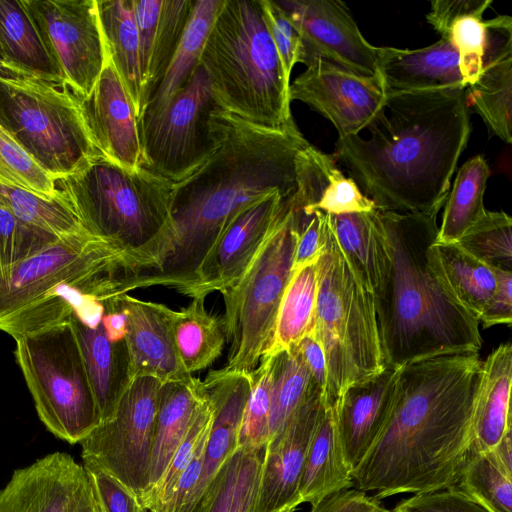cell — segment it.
<instances>
[{"instance_id": "83f0119b", "label": "cell", "mask_w": 512, "mask_h": 512, "mask_svg": "<svg viewBox=\"0 0 512 512\" xmlns=\"http://www.w3.org/2000/svg\"><path fill=\"white\" fill-rule=\"evenodd\" d=\"M68 320L80 346L101 422L109 421L132 381L125 338L120 341L110 340L101 321L96 326H89L72 314Z\"/></svg>"}, {"instance_id": "7402d4cb", "label": "cell", "mask_w": 512, "mask_h": 512, "mask_svg": "<svg viewBox=\"0 0 512 512\" xmlns=\"http://www.w3.org/2000/svg\"><path fill=\"white\" fill-rule=\"evenodd\" d=\"M399 368L380 373L347 387L334 408L344 456L351 471L365 458L390 417Z\"/></svg>"}, {"instance_id": "7a4b0ae2", "label": "cell", "mask_w": 512, "mask_h": 512, "mask_svg": "<svg viewBox=\"0 0 512 512\" xmlns=\"http://www.w3.org/2000/svg\"><path fill=\"white\" fill-rule=\"evenodd\" d=\"M482 367L479 352L401 366L388 422L352 470V488L373 493L380 501L457 485L473 454Z\"/></svg>"}, {"instance_id": "5bb4252c", "label": "cell", "mask_w": 512, "mask_h": 512, "mask_svg": "<svg viewBox=\"0 0 512 512\" xmlns=\"http://www.w3.org/2000/svg\"><path fill=\"white\" fill-rule=\"evenodd\" d=\"M61 82L80 100L108 57L97 0H22Z\"/></svg>"}, {"instance_id": "603a6c76", "label": "cell", "mask_w": 512, "mask_h": 512, "mask_svg": "<svg viewBox=\"0 0 512 512\" xmlns=\"http://www.w3.org/2000/svg\"><path fill=\"white\" fill-rule=\"evenodd\" d=\"M202 387L212 408L200 479L179 512H190L221 466L238 448L243 411L251 390V373L210 371Z\"/></svg>"}, {"instance_id": "d4e9b609", "label": "cell", "mask_w": 512, "mask_h": 512, "mask_svg": "<svg viewBox=\"0 0 512 512\" xmlns=\"http://www.w3.org/2000/svg\"><path fill=\"white\" fill-rule=\"evenodd\" d=\"M377 75L385 94L466 87L458 51L442 38L418 49L377 47Z\"/></svg>"}, {"instance_id": "cb8c5ba5", "label": "cell", "mask_w": 512, "mask_h": 512, "mask_svg": "<svg viewBox=\"0 0 512 512\" xmlns=\"http://www.w3.org/2000/svg\"><path fill=\"white\" fill-rule=\"evenodd\" d=\"M468 105L504 142H512V19L499 15L485 20L482 71L466 87Z\"/></svg>"}, {"instance_id": "ffe728a7", "label": "cell", "mask_w": 512, "mask_h": 512, "mask_svg": "<svg viewBox=\"0 0 512 512\" xmlns=\"http://www.w3.org/2000/svg\"><path fill=\"white\" fill-rule=\"evenodd\" d=\"M79 102L100 155L123 168L141 167L139 119L109 54L92 91Z\"/></svg>"}, {"instance_id": "9a60e30c", "label": "cell", "mask_w": 512, "mask_h": 512, "mask_svg": "<svg viewBox=\"0 0 512 512\" xmlns=\"http://www.w3.org/2000/svg\"><path fill=\"white\" fill-rule=\"evenodd\" d=\"M275 1L300 35L299 63L308 67L321 60L359 75H377V47L365 39L342 1Z\"/></svg>"}, {"instance_id": "1f68e13d", "label": "cell", "mask_w": 512, "mask_h": 512, "mask_svg": "<svg viewBox=\"0 0 512 512\" xmlns=\"http://www.w3.org/2000/svg\"><path fill=\"white\" fill-rule=\"evenodd\" d=\"M97 6L108 54L140 121L146 103L133 0H97Z\"/></svg>"}, {"instance_id": "f907efd6", "label": "cell", "mask_w": 512, "mask_h": 512, "mask_svg": "<svg viewBox=\"0 0 512 512\" xmlns=\"http://www.w3.org/2000/svg\"><path fill=\"white\" fill-rule=\"evenodd\" d=\"M392 512H490L457 485L416 493L400 501Z\"/></svg>"}, {"instance_id": "3957f363", "label": "cell", "mask_w": 512, "mask_h": 512, "mask_svg": "<svg viewBox=\"0 0 512 512\" xmlns=\"http://www.w3.org/2000/svg\"><path fill=\"white\" fill-rule=\"evenodd\" d=\"M367 129L335 149L361 191L380 210L438 215L471 134L466 87L386 94Z\"/></svg>"}, {"instance_id": "ac0fdd59", "label": "cell", "mask_w": 512, "mask_h": 512, "mask_svg": "<svg viewBox=\"0 0 512 512\" xmlns=\"http://www.w3.org/2000/svg\"><path fill=\"white\" fill-rule=\"evenodd\" d=\"M294 195V194H293ZM275 190L242 209L203 261L189 297L221 294L245 273L292 196Z\"/></svg>"}, {"instance_id": "8fae6325", "label": "cell", "mask_w": 512, "mask_h": 512, "mask_svg": "<svg viewBox=\"0 0 512 512\" xmlns=\"http://www.w3.org/2000/svg\"><path fill=\"white\" fill-rule=\"evenodd\" d=\"M221 110L200 63L162 108L141 117L142 167L173 183L192 175L220 143Z\"/></svg>"}, {"instance_id": "7c38bea8", "label": "cell", "mask_w": 512, "mask_h": 512, "mask_svg": "<svg viewBox=\"0 0 512 512\" xmlns=\"http://www.w3.org/2000/svg\"><path fill=\"white\" fill-rule=\"evenodd\" d=\"M146 274L140 256L116 242L88 231L63 237L18 263L0 279V318L68 280L105 277L122 283L129 292L144 288Z\"/></svg>"}, {"instance_id": "9c48e42d", "label": "cell", "mask_w": 512, "mask_h": 512, "mask_svg": "<svg viewBox=\"0 0 512 512\" xmlns=\"http://www.w3.org/2000/svg\"><path fill=\"white\" fill-rule=\"evenodd\" d=\"M298 235L291 198L245 273L222 293V323L229 342L225 370L251 373L271 348L280 303L293 275Z\"/></svg>"}, {"instance_id": "484cf974", "label": "cell", "mask_w": 512, "mask_h": 512, "mask_svg": "<svg viewBox=\"0 0 512 512\" xmlns=\"http://www.w3.org/2000/svg\"><path fill=\"white\" fill-rule=\"evenodd\" d=\"M194 2L195 0H133L146 105L169 67Z\"/></svg>"}, {"instance_id": "11a10c76", "label": "cell", "mask_w": 512, "mask_h": 512, "mask_svg": "<svg viewBox=\"0 0 512 512\" xmlns=\"http://www.w3.org/2000/svg\"><path fill=\"white\" fill-rule=\"evenodd\" d=\"M497 283L493 295L479 317L483 328L512 322V272L495 268Z\"/></svg>"}, {"instance_id": "6da1fadb", "label": "cell", "mask_w": 512, "mask_h": 512, "mask_svg": "<svg viewBox=\"0 0 512 512\" xmlns=\"http://www.w3.org/2000/svg\"><path fill=\"white\" fill-rule=\"evenodd\" d=\"M222 136L208 160L174 183L170 218L149 259V287L188 295L198 271L232 219L272 191L297 188L296 157L310 143L296 124L271 129L220 112Z\"/></svg>"}, {"instance_id": "5b68a950", "label": "cell", "mask_w": 512, "mask_h": 512, "mask_svg": "<svg viewBox=\"0 0 512 512\" xmlns=\"http://www.w3.org/2000/svg\"><path fill=\"white\" fill-rule=\"evenodd\" d=\"M200 63L217 103L226 112L271 129L295 123L290 80L260 0H223Z\"/></svg>"}, {"instance_id": "e0dca14e", "label": "cell", "mask_w": 512, "mask_h": 512, "mask_svg": "<svg viewBox=\"0 0 512 512\" xmlns=\"http://www.w3.org/2000/svg\"><path fill=\"white\" fill-rule=\"evenodd\" d=\"M0 512H102L83 465L55 452L14 471Z\"/></svg>"}, {"instance_id": "816d5d0a", "label": "cell", "mask_w": 512, "mask_h": 512, "mask_svg": "<svg viewBox=\"0 0 512 512\" xmlns=\"http://www.w3.org/2000/svg\"><path fill=\"white\" fill-rule=\"evenodd\" d=\"M260 3L285 75L290 80L293 67L299 63L300 35L275 0H260Z\"/></svg>"}, {"instance_id": "4dcf8cb0", "label": "cell", "mask_w": 512, "mask_h": 512, "mask_svg": "<svg viewBox=\"0 0 512 512\" xmlns=\"http://www.w3.org/2000/svg\"><path fill=\"white\" fill-rule=\"evenodd\" d=\"M351 472L340 441L335 409L323 403L305 458L300 483L302 502L313 506L332 493L351 488Z\"/></svg>"}, {"instance_id": "680465c9", "label": "cell", "mask_w": 512, "mask_h": 512, "mask_svg": "<svg viewBox=\"0 0 512 512\" xmlns=\"http://www.w3.org/2000/svg\"><path fill=\"white\" fill-rule=\"evenodd\" d=\"M511 429H508L500 442L492 450L500 462L509 470H512V444Z\"/></svg>"}, {"instance_id": "f5cc1de1", "label": "cell", "mask_w": 512, "mask_h": 512, "mask_svg": "<svg viewBox=\"0 0 512 512\" xmlns=\"http://www.w3.org/2000/svg\"><path fill=\"white\" fill-rule=\"evenodd\" d=\"M102 512H147L138 497L114 476L83 462Z\"/></svg>"}, {"instance_id": "9f6ffc18", "label": "cell", "mask_w": 512, "mask_h": 512, "mask_svg": "<svg viewBox=\"0 0 512 512\" xmlns=\"http://www.w3.org/2000/svg\"><path fill=\"white\" fill-rule=\"evenodd\" d=\"M309 512H392L383 507L379 500L366 492L347 488L328 495Z\"/></svg>"}, {"instance_id": "8d00e7d4", "label": "cell", "mask_w": 512, "mask_h": 512, "mask_svg": "<svg viewBox=\"0 0 512 512\" xmlns=\"http://www.w3.org/2000/svg\"><path fill=\"white\" fill-rule=\"evenodd\" d=\"M173 335L181 362L189 374L211 366L222 354L226 335L222 319L205 308L204 297L173 313Z\"/></svg>"}, {"instance_id": "f1b7e54d", "label": "cell", "mask_w": 512, "mask_h": 512, "mask_svg": "<svg viewBox=\"0 0 512 512\" xmlns=\"http://www.w3.org/2000/svg\"><path fill=\"white\" fill-rule=\"evenodd\" d=\"M203 399L204 391L198 378L162 384L145 493L160 481L193 424Z\"/></svg>"}, {"instance_id": "d6a6232c", "label": "cell", "mask_w": 512, "mask_h": 512, "mask_svg": "<svg viewBox=\"0 0 512 512\" xmlns=\"http://www.w3.org/2000/svg\"><path fill=\"white\" fill-rule=\"evenodd\" d=\"M265 447L237 448L190 512H254Z\"/></svg>"}, {"instance_id": "277c9868", "label": "cell", "mask_w": 512, "mask_h": 512, "mask_svg": "<svg viewBox=\"0 0 512 512\" xmlns=\"http://www.w3.org/2000/svg\"><path fill=\"white\" fill-rule=\"evenodd\" d=\"M377 283L372 291L386 367L479 352V321L454 297L430 251L437 215L375 209Z\"/></svg>"}, {"instance_id": "7bdbcfd3", "label": "cell", "mask_w": 512, "mask_h": 512, "mask_svg": "<svg viewBox=\"0 0 512 512\" xmlns=\"http://www.w3.org/2000/svg\"><path fill=\"white\" fill-rule=\"evenodd\" d=\"M457 486L490 512H512V470L492 450L472 454Z\"/></svg>"}, {"instance_id": "30bf717a", "label": "cell", "mask_w": 512, "mask_h": 512, "mask_svg": "<svg viewBox=\"0 0 512 512\" xmlns=\"http://www.w3.org/2000/svg\"><path fill=\"white\" fill-rule=\"evenodd\" d=\"M15 342V358L40 420L59 439L80 443L101 423V417L70 321Z\"/></svg>"}, {"instance_id": "e575fe53", "label": "cell", "mask_w": 512, "mask_h": 512, "mask_svg": "<svg viewBox=\"0 0 512 512\" xmlns=\"http://www.w3.org/2000/svg\"><path fill=\"white\" fill-rule=\"evenodd\" d=\"M0 59L19 73L61 82L22 0H0Z\"/></svg>"}, {"instance_id": "74e56055", "label": "cell", "mask_w": 512, "mask_h": 512, "mask_svg": "<svg viewBox=\"0 0 512 512\" xmlns=\"http://www.w3.org/2000/svg\"><path fill=\"white\" fill-rule=\"evenodd\" d=\"M490 168L482 155L466 161L457 171L444 204L436 243H456L486 212L484 192Z\"/></svg>"}, {"instance_id": "f546056e", "label": "cell", "mask_w": 512, "mask_h": 512, "mask_svg": "<svg viewBox=\"0 0 512 512\" xmlns=\"http://www.w3.org/2000/svg\"><path fill=\"white\" fill-rule=\"evenodd\" d=\"M473 418V454L493 450L511 429L512 347L500 344L483 360Z\"/></svg>"}, {"instance_id": "7dc6e473", "label": "cell", "mask_w": 512, "mask_h": 512, "mask_svg": "<svg viewBox=\"0 0 512 512\" xmlns=\"http://www.w3.org/2000/svg\"><path fill=\"white\" fill-rule=\"evenodd\" d=\"M251 372V390L243 411L238 448L265 447L269 439L272 356L264 355Z\"/></svg>"}, {"instance_id": "2e32d148", "label": "cell", "mask_w": 512, "mask_h": 512, "mask_svg": "<svg viewBox=\"0 0 512 512\" xmlns=\"http://www.w3.org/2000/svg\"><path fill=\"white\" fill-rule=\"evenodd\" d=\"M289 96L328 119L339 138L367 129L386 102L378 75H359L321 60L290 83Z\"/></svg>"}, {"instance_id": "ba28073f", "label": "cell", "mask_w": 512, "mask_h": 512, "mask_svg": "<svg viewBox=\"0 0 512 512\" xmlns=\"http://www.w3.org/2000/svg\"><path fill=\"white\" fill-rule=\"evenodd\" d=\"M0 125L57 180L101 156L79 99L59 81L0 75Z\"/></svg>"}, {"instance_id": "bcb514c9", "label": "cell", "mask_w": 512, "mask_h": 512, "mask_svg": "<svg viewBox=\"0 0 512 512\" xmlns=\"http://www.w3.org/2000/svg\"><path fill=\"white\" fill-rule=\"evenodd\" d=\"M462 248L494 268H512V219L503 211H488L459 239Z\"/></svg>"}, {"instance_id": "b9f144b4", "label": "cell", "mask_w": 512, "mask_h": 512, "mask_svg": "<svg viewBox=\"0 0 512 512\" xmlns=\"http://www.w3.org/2000/svg\"><path fill=\"white\" fill-rule=\"evenodd\" d=\"M0 206L23 223L57 238L88 231L61 195L47 200L29 191L0 185Z\"/></svg>"}, {"instance_id": "8992f818", "label": "cell", "mask_w": 512, "mask_h": 512, "mask_svg": "<svg viewBox=\"0 0 512 512\" xmlns=\"http://www.w3.org/2000/svg\"><path fill=\"white\" fill-rule=\"evenodd\" d=\"M313 334L327 367L324 403L335 408L348 386L386 366L371 290L340 249L326 214L324 246L318 259V291Z\"/></svg>"}, {"instance_id": "60d3db41", "label": "cell", "mask_w": 512, "mask_h": 512, "mask_svg": "<svg viewBox=\"0 0 512 512\" xmlns=\"http://www.w3.org/2000/svg\"><path fill=\"white\" fill-rule=\"evenodd\" d=\"M375 209L371 212L328 214L340 249L371 292L377 283L379 251V227Z\"/></svg>"}, {"instance_id": "91938a15", "label": "cell", "mask_w": 512, "mask_h": 512, "mask_svg": "<svg viewBox=\"0 0 512 512\" xmlns=\"http://www.w3.org/2000/svg\"><path fill=\"white\" fill-rule=\"evenodd\" d=\"M14 74H21L17 71H15L13 68L8 66L4 61L0 59V75H14ZM25 74V73H23Z\"/></svg>"}, {"instance_id": "c3c4849f", "label": "cell", "mask_w": 512, "mask_h": 512, "mask_svg": "<svg viewBox=\"0 0 512 512\" xmlns=\"http://www.w3.org/2000/svg\"><path fill=\"white\" fill-rule=\"evenodd\" d=\"M58 239L23 223L0 206V279L15 265Z\"/></svg>"}, {"instance_id": "ee69618b", "label": "cell", "mask_w": 512, "mask_h": 512, "mask_svg": "<svg viewBox=\"0 0 512 512\" xmlns=\"http://www.w3.org/2000/svg\"><path fill=\"white\" fill-rule=\"evenodd\" d=\"M56 182L57 179L0 125V185L53 200L60 197Z\"/></svg>"}, {"instance_id": "d590c367", "label": "cell", "mask_w": 512, "mask_h": 512, "mask_svg": "<svg viewBox=\"0 0 512 512\" xmlns=\"http://www.w3.org/2000/svg\"><path fill=\"white\" fill-rule=\"evenodd\" d=\"M222 3L223 0H195L174 56L143 115L162 108L199 66L205 43Z\"/></svg>"}, {"instance_id": "52a82bcc", "label": "cell", "mask_w": 512, "mask_h": 512, "mask_svg": "<svg viewBox=\"0 0 512 512\" xmlns=\"http://www.w3.org/2000/svg\"><path fill=\"white\" fill-rule=\"evenodd\" d=\"M56 186L86 230L137 253L148 276V253L169 222L173 182L99 156Z\"/></svg>"}, {"instance_id": "db71d44e", "label": "cell", "mask_w": 512, "mask_h": 512, "mask_svg": "<svg viewBox=\"0 0 512 512\" xmlns=\"http://www.w3.org/2000/svg\"><path fill=\"white\" fill-rule=\"evenodd\" d=\"M491 4V0H435L430 3L426 20L442 39L448 40L449 29L457 19L468 15L483 17Z\"/></svg>"}, {"instance_id": "d6986e66", "label": "cell", "mask_w": 512, "mask_h": 512, "mask_svg": "<svg viewBox=\"0 0 512 512\" xmlns=\"http://www.w3.org/2000/svg\"><path fill=\"white\" fill-rule=\"evenodd\" d=\"M323 404L315 388L265 446L254 512H295L309 443Z\"/></svg>"}, {"instance_id": "4316f807", "label": "cell", "mask_w": 512, "mask_h": 512, "mask_svg": "<svg viewBox=\"0 0 512 512\" xmlns=\"http://www.w3.org/2000/svg\"><path fill=\"white\" fill-rule=\"evenodd\" d=\"M297 188L293 195L296 206L329 215L371 212L376 206L337 167L334 157L311 144L296 157Z\"/></svg>"}, {"instance_id": "f35d334b", "label": "cell", "mask_w": 512, "mask_h": 512, "mask_svg": "<svg viewBox=\"0 0 512 512\" xmlns=\"http://www.w3.org/2000/svg\"><path fill=\"white\" fill-rule=\"evenodd\" d=\"M318 260L293 272L280 303L273 343L265 355L296 346L315 327Z\"/></svg>"}, {"instance_id": "681fc988", "label": "cell", "mask_w": 512, "mask_h": 512, "mask_svg": "<svg viewBox=\"0 0 512 512\" xmlns=\"http://www.w3.org/2000/svg\"><path fill=\"white\" fill-rule=\"evenodd\" d=\"M448 40L458 51L459 68L466 87L474 84L482 71L485 20L475 15L457 19L449 29Z\"/></svg>"}, {"instance_id": "44dd1931", "label": "cell", "mask_w": 512, "mask_h": 512, "mask_svg": "<svg viewBox=\"0 0 512 512\" xmlns=\"http://www.w3.org/2000/svg\"><path fill=\"white\" fill-rule=\"evenodd\" d=\"M127 317V344L132 379L152 376L163 383L186 382L193 376L178 355L172 328L174 310L127 293L115 298Z\"/></svg>"}, {"instance_id": "ab89813d", "label": "cell", "mask_w": 512, "mask_h": 512, "mask_svg": "<svg viewBox=\"0 0 512 512\" xmlns=\"http://www.w3.org/2000/svg\"><path fill=\"white\" fill-rule=\"evenodd\" d=\"M271 356L269 439L286 425L310 393L318 388L296 346Z\"/></svg>"}, {"instance_id": "836d02e7", "label": "cell", "mask_w": 512, "mask_h": 512, "mask_svg": "<svg viewBox=\"0 0 512 512\" xmlns=\"http://www.w3.org/2000/svg\"><path fill=\"white\" fill-rule=\"evenodd\" d=\"M430 251L435 266L457 301L478 321L494 293L495 268L457 243L434 242Z\"/></svg>"}, {"instance_id": "4fadbf2b", "label": "cell", "mask_w": 512, "mask_h": 512, "mask_svg": "<svg viewBox=\"0 0 512 512\" xmlns=\"http://www.w3.org/2000/svg\"><path fill=\"white\" fill-rule=\"evenodd\" d=\"M152 376L132 379L112 419L101 422L81 442L83 462L102 468L139 499L148 487L159 393Z\"/></svg>"}, {"instance_id": "f6af8a7d", "label": "cell", "mask_w": 512, "mask_h": 512, "mask_svg": "<svg viewBox=\"0 0 512 512\" xmlns=\"http://www.w3.org/2000/svg\"><path fill=\"white\" fill-rule=\"evenodd\" d=\"M202 385V383H201ZM203 388V387H202ZM204 391V389H203ZM212 423V408L204 391V399L186 437L174 453L160 481L140 499L149 512H166L175 487L192 462L197 449L208 435Z\"/></svg>"}, {"instance_id": "6f0895ef", "label": "cell", "mask_w": 512, "mask_h": 512, "mask_svg": "<svg viewBox=\"0 0 512 512\" xmlns=\"http://www.w3.org/2000/svg\"><path fill=\"white\" fill-rule=\"evenodd\" d=\"M314 383L317 385L325 401L327 388V367L324 351L318 339L310 334L304 337L297 345Z\"/></svg>"}]
</instances>
